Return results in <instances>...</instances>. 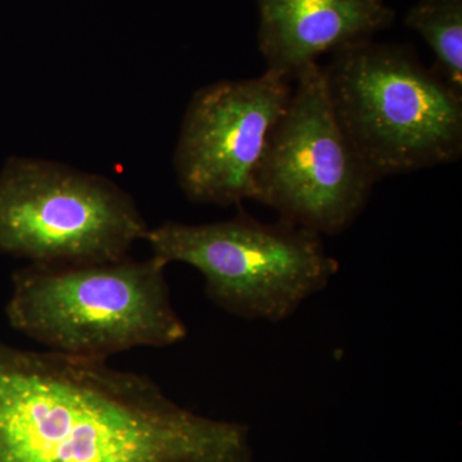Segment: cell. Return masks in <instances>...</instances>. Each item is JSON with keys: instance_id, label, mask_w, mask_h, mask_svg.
<instances>
[{"instance_id": "obj_5", "label": "cell", "mask_w": 462, "mask_h": 462, "mask_svg": "<svg viewBox=\"0 0 462 462\" xmlns=\"http://www.w3.org/2000/svg\"><path fill=\"white\" fill-rule=\"evenodd\" d=\"M148 229L132 197L105 176L27 157L0 170V254L51 266L109 263Z\"/></svg>"}, {"instance_id": "obj_8", "label": "cell", "mask_w": 462, "mask_h": 462, "mask_svg": "<svg viewBox=\"0 0 462 462\" xmlns=\"http://www.w3.org/2000/svg\"><path fill=\"white\" fill-rule=\"evenodd\" d=\"M266 72L293 83L325 53L373 39L394 20L385 0H258Z\"/></svg>"}, {"instance_id": "obj_6", "label": "cell", "mask_w": 462, "mask_h": 462, "mask_svg": "<svg viewBox=\"0 0 462 462\" xmlns=\"http://www.w3.org/2000/svg\"><path fill=\"white\" fill-rule=\"evenodd\" d=\"M375 184L334 116L322 65L306 67L264 143L251 200L334 236L363 214Z\"/></svg>"}, {"instance_id": "obj_3", "label": "cell", "mask_w": 462, "mask_h": 462, "mask_svg": "<svg viewBox=\"0 0 462 462\" xmlns=\"http://www.w3.org/2000/svg\"><path fill=\"white\" fill-rule=\"evenodd\" d=\"M322 69L340 129L376 182L461 157L462 94L409 45L367 39Z\"/></svg>"}, {"instance_id": "obj_1", "label": "cell", "mask_w": 462, "mask_h": 462, "mask_svg": "<svg viewBox=\"0 0 462 462\" xmlns=\"http://www.w3.org/2000/svg\"><path fill=\"white\" fill-rule=\"evenodd\" d=\"M0 462H252L248 430L144 374L0 342Z\"/></svg>"}, {"instance_id": "obj_4", "label": "cell", "mask_w": 462, "mask_h": 462, "mask_svg": "<svg viewBox=\"0 0 462 462\" xmlns=\"http://www.w3.org/2000/svg\"><path fill=\"white\" fill-rule=\"evenodd\" d=\"M144 240L167 264L199 270L208 300L245 320H287L339 272L321 234L282 218L263 223L242 206L217 223L166 221Z\"/></svg>"}, {"instance_id": "obj_2", "label": "cell", "mask_w": 462, "mask_h": 462, "mask_svg": "<svg viewBox=\"0 0 462 462\" xmlns=\"http://www.w3.org/2000/svg\"><path fill=\"white\" fill-rule=\"evenodd\" d=\"M165 261L33 264L12 275L9 325L48 351L89 360L136 346L163 348L187 338L172 305Z\"/></svg>"}, {"instance_id": "obj_7", "label": "cell", "mask_w": 462, "mask_h": 462, "mask_svg": "<svg viewBox=\"0 0 462 462\" xmlns=\"http://www.w3.org/2000/svg\"><path fill=\"white\" fill-rule=\"evenodd\" d=\"M291 93V81L264 71L193 94L173 154L179 187L190 202L239 207L252 199L264 143Z\"/></svg>"}, {"instance_id": "obj_9", "label": "cell", "mask_w": 462, "mask_h": 462, "mask_svg": "<svg viewBox=\"0 0 462 462\" xmlns=\"http://www.w3.org/2000/svg\"><path fill=\"white\" fill-rule=\"evenodd\" d=\"M404 23L433 51V71L462 94V0H419Z\"/></svg>"}]
</instances>
